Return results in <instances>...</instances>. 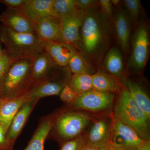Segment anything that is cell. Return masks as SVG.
<instances>
[{"label":"cell","instance_id":"e0dca14e","mask_svg":"<svg viewBox=\"0 0 150 150\" xmlns=\"http://www.w3.org/2000/svg\"><path fill=\"white\" fill-rule=\"evenodd\" d=\"M28 100V98L25 93L14 97L4 98L0 105V124L6 132L14 116Z\"/></svg>","mask_w":150,"mask_h":150},{"label":"cell","instance_id":"4fadbf2b","mask_svg":"<svg viewBox=\"0 0 150 150\" xmlns=\"http://www.w3.org/2000/svg\"><path fill=\"white\" fill-rule=\"evenodd\" d=\"M2 25L11 30L22 33H34L35 22L25 10L6 9L0 15Z\"/></svg>","mask_w":150,"mask_h":150},{"label":"cell","instance_id":"603a6c76","mask_svg":"<svg viewBox=\"0 0 150 150\" xmlns=\"http://www.w3.org/2000/svg\"><path fill=\"white\" fill-rule=\"evenodd\" d=\"M93 88L98 91L113 93L119 88L118 82L106 71L99 69L91 75Z\"/></svg>","mask_w":150,"mask_h":150},{"label":"cell","instance_id":"5bb4252c","mask_svg":"<svg viewBox=\"0 0 150 150\" xmlns=\"http://www.w3.org/2000/svg\"><path fill=\"white\" fill-rule=\"evenodd\" d=\"M34 33L42 42H64L59 19L48 16L35 23Z\"/></svg>","mask_w":150,"mask_h":150},{"label":"cell","instance_id":"9a60e30c","mask_svg":"<svg viewBox=\"0 0 150 150\" xmlns=\"http://www.w3.org/2000/svg\"><path fill=\"white\" fill-rule=\"evenodd\" d=\"M38 101V100H31L25 103L11 121L6 133V136L10 144L13 147L30 115Z\"/></svg>","mask_w":150,"mask_h":150},{"label":"cell","instance_id":"2e32d148","mask_svg":"<svg viewBox=\"0 0 150 150\" xmlns=\"http://www.w3.org/2000/svg\"><path fill=\"white\" fill-rule=\"evenodd\" d=\"M43 50L59 67H68L70 58L76 51L73 46L64 42H42Z\"/></svg>","mask_w":150,"mask_h":150},{"label":"cell","instance_id":"83f0119b","mask_svg":"<svg viewBox=\"0 0 150 150\" xmlns=\"http://www.w3.org/2000/svg\"><path fill=\"white\" fill-rule=\"evenodd\" d=\"M15 61L12 59L5 49L0 55V91L6 73L11 65Z\"/></svg>","mask_w":150,"mask_h":150},{"label":"cell","instance_id":"1f68e13d","mask_svg":"<svg viewBox=\"0 0 150 150\" xmlns=\"http://www.w3.org/2000/svg\"><path fill=\"white\" fill-rule=\"evenodd\" d=\"M27 0H0V3L4 4L7 9L11 10H25Z\"/></svg>","mask_w":150,"mask_h":150},{"label":"cell","instance_id":"3957f363","mask_svg":"<svg viewBox=\"0 0 150 150\" xmlns=\"http://www.w3.org/2000/svg\"><path fill=\"white\" fill-rule=\"evenodd\" d=\"M91 121L88 114L72 109L53 113V124L47 139H54L60 143L81 136Z\"/></svg>","mask_w":150,"mask_h":150},{"label":"cell","instance_id":"ac0fdd59","mask_svg":"<svg viewBox=\"0 0 150 150\" xmlns=\"http://www.w3.org/2000/svg\"><path fill=\"white\" fill-rule=\"evenodd\" d=\"M103 66L106 71L117 81H123L124 71V59L121 49L113 46L108 50L103 59Z\"/></svg>","mask_w":150,"mask_h":150},{"label":"cell","instance_id":"ffe728a7","mask_svg":"<svg viewBox=\"0 0 150 150\" xmlns=\"http://www.w3.org/2000/svg\"><path fill=\"white\" fill-rule=\"evenodd\" d=\"M53 113L39 120L36 130L27 146L23 150H44V143L53 124Z\"/></svg>","mask_w":150,"mask_h":150},{"label":"cell","instance_id":"8992f818","mask_svg":"<svg viewBox=\"0 0 150 150\" xmlns=\"http://www.w3.org/2000/svg\"><path fill=\"white\" fill-rule=\"evenodd\" d=\"M33 59L17 60L11 65L1 88L4 97L19 96L27 92Z\"/></svg>","mask_w":150,"mask_h":150},{"label":"cell","instance_id":"7c38bea8","mask_svg":"<svg viewBox=\"0 0 150 150\" xmlns=\"http://www.w3.org/2000/svg\"><path fill=\"white\" fill-rule=\"evenodd\" d=\"M71 72L68 67L54 77L43 82L25 93L28 100H39L47 96H59L67 84L69 83Z\"/></svg>","mask_w":150,"mask_h":150},{"label":"cell","instance_id":"d6a6232c","mask_svg":"<svg viewBox=\"0 0 150 150\" xmlns=\"http://www.w3.org/2000/svg\"><path fill=\"white\" fill-rule=\"evenodd\" d=\"M78 8L83 10H93L98 8V1L95 0H76Z\"/></svg>","mask_w":150,"mask_h":150},{"label":"cell","instance_id":"d6986e66","mask_svg":"<svg viewBox=\"0 0 150 150\" xmlns=\"http://www.w3.org/2000/svg\"><path fill=\"white\" fill-rule=\"evenodd\" d=\"M111 129L109 123L103 119L96 121L89 132L86 143L98 149L106 147L110 142Z\"/></svg>","mask_w":150,"mask_h":150},{"label":"cell","instance_id":"7a4b0ae2","mask_svg":"<svg viewBox=\"0 0 150 150\" xmlns=\"http://www.w3.org/2000/svg\"><path fill=\"white\" fill-rule=\"evenodd\" d=\"M0 40L14 61L34 59L44 51L43 43L35 33H22L0 25Z\"/></svg>","mask_w":150,"mask_h":150},{"label":"cell","instance_id":"30bf717a","mask_svg":"<svg viewBox=\"0 0 150 150\" xmlns=\"http://www.w3.org/2000/svg\"><path fill=\"white\" fill-rule=\"evenodd\" d=\"M144 141L131 127L114 118L110 142L114 147L127 150H138Z\"/></svg>","mask_w":150,"mask_h":150},{"label":"cell","instance_id":"277c9868","mask_svg":"<svg viewBox=\"0 0 150 150\" xmlns=\"http://www.w3.org/2000/svg\"><path fill=\"white\" fill-rule=\"evenodd\" d=\"M114 116L134 129L142 139L150 140V118L126 88L119 93L114 108Z\"/></svg>","mask_w":150,"mask_h":150},{"label":"cell","instance_id":"8d00e7d4","mask_svg":"<svg viewBox=\"0 0 150 150\" xmlns=\"http://www.w3.org/2000/svg\"><path fill=\"white\" fill-rule=\"evenodd\" d=\"M111 2L112 5L115 6L116 7H119L121 3V1L120 0H111Z\"/></svg>","mask_w":150,"mask_h":150},{"label":"cell","instance_id":"cb8c5ba5","mask_svg":"<svg viewBox=\"0 0 150 150\" xmlns=\"http://www.w3.org/2000/svg\"><path fill=\"white\" fill-rule=\"evenodd\" d=\"M68 67L73 74H87L91 75L95 73L94 66L85 59L81 53L77 50L70 58Z\"/></svg>","mask_w":150,"mask_h":150},{"label":"cell","instance_id":"f546056e","mask_svg":"<svg viewBox=\"0 0 150 150\" xmlns=\"http://www.w3.org/2000/svg\"><path fill=\"white\" fill-rule=\"evenodd\" d=\"M59 96L62 101L69 105L74 101L78 95L68 83L62 89Z\"/></svg>","mask_w":150,"mask_h":150},{"label":"cell","instance_id":"5b68a950","mask_svg":"<svg viewBox=\"0 0 150 150\" xmlns=\"http://www.w3.org/2000/svg\"><path fill=\"white\" fill-rule=\"evenodd\" d=\"M150 50V34L149 25L141 20L135 25L131 35L127 67L135 73H142L149 59Z\"/></svg>","mask_w":150,"mask_h":150},{"label":"cell","instance_id":"ab89813d","mask_svg":"<svg viewBox=\"0 0 150 150\" xmlns=\"http://www.w3.org/2000/svg\"><path fill=\"white\" fill-rule=\"evenodd\" d=\"M114 150H127L122 149V148L114 147Z\"/></svg>","mask_w":150,"mask_h":150},{"label":"cell","instance_id":"d4e9b609","mask_svg":"<svg viewBox=\"0 0 150 150\" xmlns=\"http://www.w3.org/2000/svg\"><path fill=\"white\" fill-rule=\"evenodd\" d=\"M91 75L87 74H73L70 78L69 85L75 92L79 95L93 89Z\"/></svg>","mask_w":150,"mask_h":150},{"label":"cell","instance_id":"4316f807","mask_svg":"<svg viewBox=\"0 0 150 150\" xmlns=\"http://www.w3.org/2000/svg\"><path fill=\"white\" fill-rule=\"evenodd\" d=\"M77 8L76 0H54L53 9L58 18L69 14Z\"/></svg>","mask_w":150,"mask_h":150},{"label":"cell","instance_id":"74e56055","mask_svg":"<svg viewBox=\"0 0 150 150\" xmlns=\"http://www.w3.org/2000/svg\"><path fill=\"white\" fill-rule=\"evenodd\" d=\"M105 150H114V146H113L112 144L110 143V142L109 143V144H108L107 146H106Z\"/></svg>","mask_w":150,"mask_h":150},{"label":"cell","instance_id":"44dd1931","mask_svg":"<svg viewBox=\"0 0 150 150\" xmlns=\"http://www.w3.org/2000/svg\"><path fill=\"white\" fill-rule=\"evenodd\" d=\"M54 0H27L25 10L35 23L43 17H56L53 9Z\"/></svg>","mask_w":150,"mask_h":150},{"label":"cell","instance_id":"b9f144b4","mask_svg":"<svg viewBox=\"0 0 150 150\" xmlns=\"http://www.w3.org/2000/svg\"><path fill=\"white\" fill-rule=\"evenodd\" d=\"M2 51V50H1V45H0V55L1 54Z\"/></svg>","mask_w":150,"mask_h":150},{"label":"cell","instance_id":"60d3db41","mask_svg":"<svg viewBox=\"0 0 150 150\" xmlns=\"http://www.w3.org/2000/svg\"><path fill=\"white\" fill-rule=\"evenodd\" d=\"M106 147L100 148V149H99L98 150H105Z\"/></svg>","mask_w":150,"mask_h":150},{"label":"cell","instance_id":"484cf974","mask_svg":"<svg viewBox=\"0 0 150 150\" xmlns=\"http://www.w3.org/2000/svg\"><path fill=\"white\" fill-rule=\"evenodd\" d=\"M124 8L129 15L132 23L136 25L142 19V6L140 0H124Z\"/></svg>","mask_w":150,"mask_h":150},{"label":"cell","instance_id":"7402d4cb","mask_svg":"<svg viewBox=\"0 0 150 150\" xmlns=\"http://www.w3.org/2000/svg\"><path fill=\"white\" fill-rule=\"evenodd\" d=\"M125 88L138 105L150 118V100L144 89L137 82L128 79L123 80Z\"/></svg>","mask_w":150,"mask_h":150},{"label":"cell","instance_id":"9c48e42d","mask_svg":"<svg viewBox=\"0 0 150 150\" xmlns=\"http://www.w3.org/2000/svg\"><path fill=\"white\" fill-rule=\"evenodd\" d=\"M86 13L78 8L72 13L59 18L64 42L73 46L81 53L80 31Z\"/></svg>","mask_w":150,"mask_h":150},{"label":"cell","instance_id":"8fae6325","mask_svg":"<svg viewBox=\"0 0 150 150\" xmlns=\"http://www.w3.org/2000/svg\"><path fill=\"white\" fill-rule=\"evenodd\" d=\"M117 8L111 20L112 33L121 51L127 56L130 51L132 22L125 9L120 6Z\"/></svg>","mask_w":150,"mask_h":150},{"label":"cell","instance_id":"6da1fadb","mask_svg":"<svg viewBox=\"0 0 150 150\" xmlns=\"http://www.w3.org/2000/svg\"><path fill=\"white\" fill-rule=\"evenodd\" d=\"M110 21L99 8L87 11L80 28L81 53L93 66L103 61L112 35Z\"/></svg>","mask_w":150,"mask_h":150},{"label":"cell","instance_id":"f35d334b","mask_svg":"<svg viewBox=\"0 0 150 150\" xmlns=\"http://www.w3.org/2000/svg\"><path fill=\"white\" fill-rule=\"evenodd\" d=\"M4 96H3L2 93H1V91H0V105L1 104L3 100L4 99Z\"/></svg>","mask_w":150,"mask_h":150},{"label":"cell","instance_id":"e575fe53","mask_svg":"<svg viewBox=\"0 0 150 150\" xmlns=\"http://www.w3.org/2000/svg\"><path fill=\"white\" fill-rule=\"evenodd\" d=\"M138 150H150V141H144Z\"/></svg>","mask_w":150,"mask_h":150},{"label":"cell","instance_id":"52a82bcc","mask_svg":"<svg viewBox=\"0 0 150 150\" xmlns=\"http://www.w3.org/2000/svg\"><path fill=\"white\" fill-rule=\"evenodd\" d=\"M55 64L46 52L33 59L31 74L27 91L45 81L60 74L64 69Z\"/></svg>","mask_w":150,"mask_h":150},{"label":"cell","instance_id":"d590c367","mask_svg":"<svg viewBox=\"0 0 150 150\" xmlns=\"http://www.w3.org/2000/svg\"><path fill=\"white\" fill-rule=\"evenodd\" d=\"M98 148L86 143L81 150H98Z\"/></svg>","mask_w":150,"mask_h":150},{"label":"cell","instance_id":"f1b7e54d","mask_svg":"<svg viewBox=\"0 0 150 150\" xmlns=\"http://www.w3.org/2000/svg\"><path fill=\"white\" fill-rule=\"evenodd\" d=\"M86 143L85 139L81 135L61 144L60 150H81Z\"/></svg>","mask_w":150,"mask_h":150},{"label":"cell","instance_id":"836d02e7","mask_svg":"<svg viewBox=\"0 0 150 150\" xmlns=\"http://www.w3.org/2000/svg\"><path fill=\"white\" fill-rule=\"evenodd\" d=\"M5 129L0 124V150H13V146L8 141Z\"/></svg>","mask_w":150,"mask_h":150},{"label":"cell","instance_id":"ba28073f","mask_svg":"<svg viewBox=\"0 0 150 150\" xmlns=\"http://www.w3.org/2000/svg\"><path fill=\"white\" fill-rule=\"evenodd\" d=\"M114 99L113 93L92 89L78 96L74 101L69 105L73 108L97 112L110 107Z\"/></svg>","mask_w":150,"mask_h":150},{"label":"cell","instance_id":"4dcf8cb0","mask_svg":"<svg viewBox=\"0 0 150 150\" xmlns=\"http://www.w3.org/2000/svg\"><path fill=\"white\" fill-rule=\"evenodd\" d=\"M98 1L100 10L109 21H111L113 17L114 11L113 5L111 1L100 0Z\"/></svg>","mask_w":150,"mask_h":150}]
</instances>
